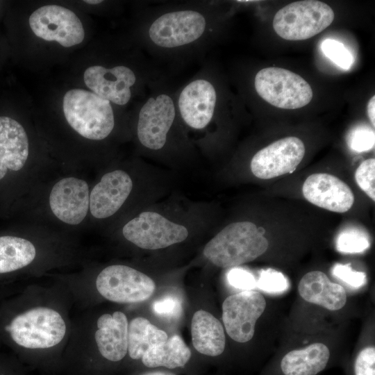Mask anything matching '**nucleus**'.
I'll list each match as a JSON object with an SVG mask.
<instances>
[{
	"label": "nucleus",
	"mask_w": 375,
	"mask_h": 375,
	"mask_svg": "<svg viewBox=\"0 0 375 375\" xmlns=\"http://www.w3.org/2000/svg\"><path fill=\"white\" fill-rule=\"evenodd\" d=\"M73 312L72 297L58 281L25 283L0 301V350L28 370L60 375Z\"/></svg>",
	"instance_id": "nucleus-1"
},
{
	"label": "nucleus",
	"mask_w": 375,
	"mask_h": 375,
	"mask_svg": "<svg viewBox=\"0 0 375 375\" xmlns=\"http://www.w3.org/2000/svg\"><path fill=\"white\" fill-rule=\"evenodd\" d=\"M128 326L120 310L74 309L60 375H115L127 355Z\"/></svg>",
	"instance_id": "nucleus-2"
},
{
	"label": "nucleus",
	"mask_w": 375,
	"mask_h": 375,
	"mask_svg": "<svg viewBox=\"0 0 375 375\" xmlns=\"http://www.w3.org/2000/svg\"><path fill=\"white\" fill-rule=\"evenodd\" d=\"M42 233L0 235V286L36 281L88 262V252L74 239Z\"/></svg>",
	"instance_id": "nucleus-3"
},
{
	"label": "nucleus",
	"mask_w": 375,
	"mask_h": 375,
	"mask_svg": "<svg viewBox=\"0 0 375 375\" xmlns=\"http://www.w3.org/2000/svg\"><path fill=\"white\" fill-rule=\"evenodd\" d=\"M60 108L65 128L81 142L103 141L114 129L110 102L88 90L72 88L66 90Z\"/></svg>",
	"instance_id": "nucleus-4"
},
{
	"label": "nucleus",
	"mask_w": 375,
	"mask_h": 375,
	"mask_svg": "<svg viewBox=\"0 0 375 375\" xmlns=\"http://www.w3.org/2000/svg\"><path fill=\"white\" fill-rule=\"evenodd\" d=\"M268 246L263 231L255 224L237 222L215 235L204 247L203 253L215 266L234 267L254 260Z\"/></svg>",
	"instance_id": "nucleus-5"
},
{
	"label": "nucleus",
	"mask_w": 375,
	"mask_h": 375,
	"mask_svg": "<svg viewBox=\"0 0 375 375\" xmlns=\"http://www.w3.org/2000/svg\"><path fill=\"white\" fill-rule=\"evenodd\" d=\"M15 109L0 102V183L31 173L36 165L29 133Z\"/></svg>",
	"instance_id": "nucleus-6"
},
{
	"label": "nucleus",
	"mask_w": 375,
	"mask_h": 375,
	"mask_svg": "<svg viewBox=\"0 0 375 375\" xmlns=\"http://www.w3.org/2000/svg\"><path fill=\"white\" fill-rule=\"evenodd\" d=\"M333 19L334 12L326 3L303 0L281 8L274 17L272 26L284 40H304L321 33Z\"/></svg>",
	"instance_id": "nucleus-7"
},
{
	"label": "nucleus",
	"mask_w": 375,
	"mask_h": 375,
	"mask_svg": "<svg viewBox=\"0 0 375 375\" xmlns=\"http://www.w3.org/2000/svg\"><path fill=\"white\" fill-rule=\"evenodd\" d=\"M27 24L38 39L56 42L65 48L81 44L85 38L83 24L72 9L58 4H46L35 9Z\"/></svg>",
	"instance_id": "nucleus-8"
},
{
	"label": "nucleus",
	"mask_w": 375,
	"mask_h": 375,
	"mask_svg": "<svg viewBox=\"0 0 375 375\" xmlns=\"http://www.w3.org/2000/svg\"><path fill=\"white\" fill-rule=\"evenodd\" d=\"M258 95L271 105L283 109H297L308 105L312 98L309 83L301 76L283 68L267 67L255 76Z\"/></svg>",
	"instance_id": "nucleus-9"
},
{
	"label": "nucleus",
	"mask_w": 375,
	"mask_h": 375,
	"mask_svg": "<svg viewBox=\"0 0 375 375\" xmlns=\"http://www.w3.org/2000/svg\"><path fill=\"white\" fill-rule=\"evenodd\" d=\"M122 234L139 248L156 250L182 242L188 238V231L158 212L144 211L127 222Z\"/></svg>",
	"instance_id": "nucleus-10"
},
{
	"label": "nucleus",
	"mask_w": 375,
	"mask_h": 375,
	"mask_svg": "<svg viewBox=\"0 0 375 375\" xmlns=\"http://www.w3.org/2000/svg\"><path fill=\"white\" fill-rule=\"evenodd\" d=\"M90 188L87 181L74 176H65L53 183L48 195V207L62 224L78 226L90 212Z\"/></svg>",
	"instance_id": "nucleus-11"
},
{
	"label": "nucleus",
	"mask_w": 375,
	"mask_h": 375,
	"mask_svg": "<svg viewBox=\"0 0 375 375\" xmlns=\"http://www.w3.org/2000/svg\"><path fill=\"white\" fill-rule=\"evenodd\" d=\"M265 307V297L257 291H243L228 297L222 304V320L229 337L240 343L249 341Z\"/></svg>",
	"instance_id": "nucleus-12"
},
{
	"label": "nucleus",
	"mask_w": 375,
	"mask_h": 375,
	"mask_svg": "<svg viewBox=\"0 0 375 375\" xmlns=\"http://www.w3.org/2000/svg\"><path fill=\"white\" fill-rule=\"evenodd\" d=\"M205 28L206 20L201 13L180 10L165 13L156 19L149 29V35L156 45L172 48L197 40Z\"/></svg>",
	"instance_id": "nucleus-13"
},
{
	"label": "nucleus",
	"mask_w": 375,
	"mask_h": 375,
	"mask_svg": "<svg viewBox=\"0 0 375 375\" xmlns=\"http://www.w3.org/2000/svg\"><path fill=\"white\" fill-rule=\"evenodd\" d=\"M305 151L303 142L297 137L280 139L253 156L251 170L260 179H270L291 173L301 162Z\"/></svg>",
	"instance_id": "nucleus-14"
},
{
	"label": "nucleus",
	"mask_w": 375,
	"mask_h": 375,
	"mask_svg": "<svg viewBox=\"0 0 375 375\" xmlns=\"http://www.w3.org/2000/svg\"><path fill=\"white\" fill-rule=\"evenodd\" d=\"M83 81L88 90L110 103L124 106L131 98V87L136 81L133 71L124 65L106 67L93 65L83 73Z\"/></svg>",
	"instance_id": "nucleus-15"
},
{
	"label": "nucleus",
	"mask_w": 375,
	"mask_h": 375,
	"mask_svg": "<svg viewBox=\"0 0 375 375\" xmlns=\"http://www.w3.org/2000/svg\"><path fill=\"white\" fill-rule=\"evenodd\" d=\"M175 115V106L169 96L161 94L149 98L139 112L137 135L140 143L152 150L163 147Z\"/></svg>",
	"instance_id": "nucleus-16"
},
{
	"label": "nucleus",
	"mask_w": 375,
	"mask_h": 375,
	"mask_svg": "<svg viewBox=\"0 0 375 375\" xmlns=\"http://www.w3.org/2000/svg\"><path fill=\"white\" fill-rule=\"evenodd\" d=\"M133 188L131 176L123 169L104 174L90 189L89 215L96 220L115 215L125 203Z\"/></svg>",
	"instance_id": "nucleus-17"
},
{
	"label": "nucleus",
	"mask_w": 375,
	"mask_h": 375,
	"mask_svg": "<svg viewBox=\"0 0 375 375\" xmlns=\"http://www.w3.org/2000/svg\"><path fill=\"white\" fill-rule=\"evenodd\" d=\"M302 192L311 203L322 208L345 212L354 203V194L349 186L335 176L317 173L309 176L303 183Z\"/></svg>",
	"instance_id": "nucleus-18"
},
{
	"label": "nucleus",
	"mask_w": 375,
	"mask_h": 375,
	"mask_svg": "<svg viewBox=\"0 0 375 375\" xmlns=\"http://www.w3.org/2000/svg\"><path fill=\"white\" fill-rule=\"evenodd\" d=\"M216 92L208 81L189 83L178 98V108L184 122L191 128L201 129L210 122L216 104Z\"/></svg>",
	"instance_id": "nucleus-19"
},
{
	"label": "nucleus",
	"mask_w": 375,
	"mask_h": 375,
	"mask_svg": "<svg viewBox=\"0 0 375 375\" xmlns=\"http://www.w3.org/2000/svg\"><path fill=\"white\" fill-rule=\"evenodd\" d=\"M300 296L306 301L329 310H338L344 306L347 294L340 284L331 282L322 272L306 274L298 285Z\"/></svg>",
	"instance_id": "nucleus-20"
},
{
	"label": "nucleus",
	"mask_w": 375,
	"mask_h": 375,
	"mask_svg": "<svg viewBox=\"0 0 375 375\" xmlns=\"http://www.w3.org/2000/svg\"><path fill=\"white\" fill-rule=\"evenodd\" d=\"M331 360L329 349L322 343H314L304 348L286 353L280 360L281 375H317Z\"/></svg>",
	"instance_id": "nucleus-21"
},
{
	"label": "nucleus",
	"mask_w": 375,
	"mask_h": 375,
	"mask_svg": "<svg viewBox=\"0 0 375 375\" xmlns=\"http://www.w3.org/2000/svg\"><path fill=\"white\" fill-rule=\"evenodd\" d=\"M192 341L201 354L215 358L225 349L226 338L222 323L211 313L199 310L191 322Z\"/></svg>",
	"instance_id": "nucleus-22"
},
{
	"label": "nucleus",
	"mask_w": 375,
	"mask_h": 375,
	"mask_svg": "<svg viewBox=\"0 0 375 375\" xmlns=\"http://www.w3.org/2000/svg\"><path fill=\"white\" fill-rule=\"evenodd\" d=\"M191 357L189 347L179 335H174L147 350L139 362L149 369H162L173 372L186 367Z\"/></svg>",
	"instance_id": "nucleus-23"
},
{
	"label": "nucleus",
	"mask_w": 375,
	"mask_h": 375,
	"mask_svg": "<svg viewBox=\"0 0 375 375\" xmlns=\"http://www.w3.org/2000/svg\"><path fill=\"white\" fill-rule=\"evenodd\" d=\"M167 334L158 328L147 318L136 317L128 320V351L122 367L139 362L144 353L152 347L166 341Z\"/></svg>",
	"instance_id": "nucleus-24"
},
{
	"label": "nucleus",
	"mask_w": 375,
	"mask_h": 375,
	"mask_svg": "<svg viewBox=\"0 0 375 375\" xmlns=\"http://www.w3.org/2000/svg\"><path fill=\"white\" fill-rule=\"evenodd\" d=\"M369 246L370 240L367 233L354 227L344 229L336 239V248L342 253H361Z\"/></svg>",
	"instance_id": "nucleus-25"
},
{
	"label": "nucleus",
	"mask_w": 375,
	"mask_h": 375,
	"mask_svg": "<svg viewBox=\"0 0 375 375\" xmlns=\"http://www.w3.org/2000/svg\"><path fill=\"white\" fill-rule=\"evenodd\" d=\"M321 47L324 54L336 65L344 70L351 68L353 62V56L342 42L326 39Z\"/></svg>",
	"instance_id": "nucleus-26"
},
{
	"label": "nucleus",
	"mask_w": 375,
	"mask_h": 375,
	"mask_svg": "<svg viewBox=\"0 0 375 375\" xmlns=\"http://www.w3.org/2000/svg\"><path fill=\"white\" fill-rule=\"evenodd\" d=\"M256 287L268 293H281L289 288V282L285 275L275 269H267L260 271Z\"/></svg>",
	"instance_id": "nucleus-27"
},
{
	"label": "nucleus",
	"mask_w": 375,
	"mask_h": 375,
	"mask_svg": "<svg viewBox=\"0 0 375 375\" xmlns=\"http://www.w3.org/2000/svg\"><path fill=\"white\" fill-rule=\"evenodd\" d=\"M356 181L359 188L375 200V160L369 158L364 160L355 172Z\"/></svg>",
	"instance_id": "nucleus-28"
},
{
	"label": "nucleus",
	"mask_w": 375,
	"mask_h": 375,
	"mask_svg": "<svg viewBox=\"0 0 375 375\" xmlns=\"http://www.w3.org/2000/svg\"><path fill=\"white\" fill-rule=\"evenodd\" d=\"M374 130L367 126L360 125L351 131L347 137V144L354 151L363 152L374 147Z\"/></svg>",
	"instance_id": "nucleus-29"
},
{
	"label": "nucleus",
	"mask_w": 375,
	"mask_h": 375,
	"mask_svg": "<svg viewBox=\"0 0 375 375\" xmlns=\"http://www.w3.org/2000/svg\"><path fill=\"white\" fill-rule=\"evenodd\" d=\"M351 375H375V349L367 347L357 354L353 360Z\"/></svg>",
	"instance_id": "nucleus-30"
},
{
	"label": "nucleus",
	"mask_w": 375,
	"mask_h": 375,
	"mask_svg": "<svg viewBox=\"0 0 375 375\" xmlns=\"http://www.w3.org/2000/svg\"><path fill=\"white\" fill-rule=\"evenodd\" d=\"M332 274L355 288H360L367 283L365 273L353 270L350 264H335L332 268Z\"/></svg>",
	"instance_id": "nucleus-31"
},
{
	"label": "nucleus",
	"mask_w": 375,
	"mask_h": 375,
	"mask_svg": "<svg viewBox=\"0 0 375 375\" xmlns=\"http://www.w3.org/2000/svg\"><path fill=\"white\" fill-rule=\"evenodd\" d=\"M227 280L231 285L244 291L252 290L256 287L257 280L253 274L237 267H234L228 271Z\"/></svg>",
	"instance_id": "nucleus-32"
},
{
	"label": "nucleus",
	"mask_w": 375,
	"mask_h": 375,
	"mask_svg": "<svg viewBox=\"0 0 375 375\" xmlns=\"http://www.w3.org/2000/svg\"><path fill=\"white\" fill-rule=\"evenodd\" d=\"M28 371L14 355L0 350V375H27Z\"/></svg>",
	"instance_id": "nucleus-33"
},
{
	"label": "nucleus",
	"mask_w": 375,
	"mask_h": 375,
	"mask_svg": "<svg viewBox=\"0 0 375 375\" xmlns=\"http://www.w3.org/2000/svg\"><path fill=\"white\" fill-rule=\"evenodd\" d=\"M153 311L161 317L174 318L180 315L181 305L178 299L168 297L156 301L153 303Z\"/></svg>",
	"instance_id": "nucleus-34"
},
{
	"label": "nucleus",
	"mask_w": 375,
	"mask_h": 375,
	"mask_svg": "<svg viewBox=\"0 0 375 375\" xmlns=\"http://www.w3.org/2000/svg\"><path fill=\"white\" fill-rule=\"evenodd\" d=\"M131 375H177L175 372L162 369H150L148 370H144Z\"/></svg>",
	"instance_id": "nucleus-35"
},
{
	"label": "nucleus",
	"mask_w": 375,
	"mask_h": 375,
	"mask_svg": "<svg viewBox=\"0 0 375 375\" xmlns=\"http://www.w3.org/2000/svg\"><path fill=\"white\" fill-rule=\"evenodd\" d=\"M367 115L368 117L370 119V122L373 125V127L375 126V96H373L371 97L369 101H368L367 106Z\"/></svg>",
	"instance_id": "nucleus-36"
},
{
	"label": "nucleus",
	"mask_w": 375,
	"mask_h": 375,
	"mask_svg": "<svg viewBox=\"0 0 375 375\" xmlns=\"http://www.w3.org/2000/svg\"><path fill=\"white\" fill-rule=\"evenodd\" d=\"M8 51V45L6 41H4L3 38L0 36V67L3 64L5 58H6Z\"/></svg>",
	"instance_id": "nucleus-37"
},
{
	"label": "nucleus",
	"mask_w": 375,
	"mask_h": 375,
	"mask_svg": "<svg viewBox=\"0 0 375 375\" xmlns=\"http://www.w3.org/2000/svg\"><path fill=\"white\" fill-rule=\"evenodd\" d=\"M11 292L8 286H0V301L8 297Z\"/></svg>",
	"instance_id": "nucleus-38"
},
{
	"label": "nucleus",
	"mask_w": 375,
	"mask_h": 375,
	"mask_svg": "<svg viewBox=\"0 0 375 375\" xmlns=\"http://www.w3.org/2000/svg\"><path fill=\"white\" fill-rule=\"evenodd\" d=\"M83 2H85L87 4L97 5V4H99V3H101L102 1H99V0H87V1H83Z\"/></svg>",
	"instance_id": "nucleus-39"
},
{
	"label": "nucleus",
	"mask_w": 375,
	"mask_h": 375,
	"mask_svg": "<svg viewBox=\"0 0 375 375\" xmlns=\"http://www.w3.org/2000/svg\"><path fill=\"white\" fill-rule=\"evenodd\" d=\"M3 5V2L0 1V10L2 9Z\"/></svg>",
	"instance_id": "nucleus-40"
}]
</instances>
